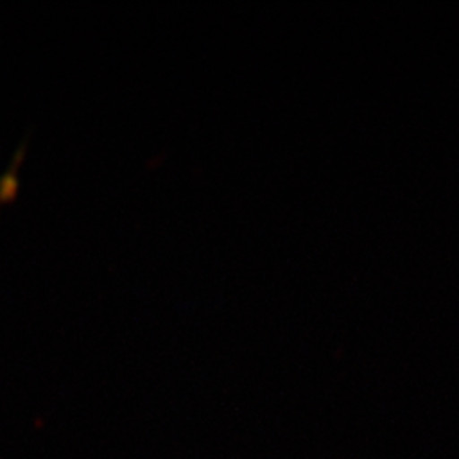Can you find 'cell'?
Wrapping results in <instances>:
<instances>
[{"instance_id":"cell-1","label":"cell","mask_w":459,"mask_h":459,"mask_svg":"<svg viewBox=\"0 0 459 459\" xmlns=\"http://www.w3.org/2000/svg\"><path fill=\"white\" fill-rule=\"evenodd\" d=\"M26 145H28V136L19 143L16 148L7 170H4L0 174V203H7L13 201L19 193V178H17V170L22 164V159L26 155Z\"/></svg>"}]
</instances>
